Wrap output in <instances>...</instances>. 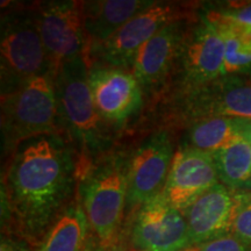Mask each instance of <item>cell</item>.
Listing matches in <instances>:
<instances>
[{"label":"cell","instance_id":"4fadbf2b","mask_svg":"<svg viewBox=\"0 0 251 251\" xmlns=\"http://www.w3.org/2000/svg\"><path fill=\"white\" fill-rule=\"evenodd\" d=\"M191 24L180 19L164 28L140 49L133 64V75L143 93L153 94L163 89L172 70L177 68Z\"/></svg>","mask_w":251,"mask_h":251},{"label":"cell","instance_id":"5b68a950","mask_svg":"<svg viewBox=\"0 0 251 251\" xmlns=\"http://www.w3.org/2000/svg\"><path fill=\"white\" fill-rule=\"evenodd\" d=\"M54 76L46 74L1 97L0 129L4 156H11L19 144L31 137L61 135Z\"/></svg>","mask_w":251,"mask_h":251},{"label":"cell","instance_id":"52a82bcc","mask_svg":"<svg viewBox=\"0 0 251 251\" xmlns=\"http://www.w3.org/2000/svg\"><path fill=\"white\" fill-rule=\"evenodd\" d=\"M183 5L172 2H155L120 28L101 45L90 47L85 55L87 62L94 56L101 64L114 68H133L140 49L162 28L180 19L187 18Z\"/></svg>","mask_w":251,"mask_h":251},{"label":"cell","instance_id":"ba28073f","mask_svg":"<svg viewBox=\"0 0 251 251\" xmlns=\"http://www.w3.org/2000/svg\"><path fill=\"white\" fill-rule=\"evenodd\" d=\"M40 34L52 71L64 62L85 54L86 36L83 25L81 1L57 0L34 6Z\"/></svg>","mask_w":251,"mask_h":251},{"label":"cell","instance_id":"603a6c76","mask_svg":"<svg viewBox=\"0 0 251 251\" xmlns=\"http://www.w3.org/2000/svg\"><path fill=\"white\" fill-rule=\"evenodd\" d=\"M185 251H251V247L230 233L208 242L191 247Z\"/></svg>","mask_w":251,"mask_h":251},{"label":"cell","instance_id":"7402d4cb","mask_svg":"<svg viewBox=\"0 0 251 251\" xmlns=\"http://www.w3.org/2000/svg\"><path fill=\"white\" fill-rule=\"evenodd\" d=\"M208 15L226 26L241 30H251V4L241 6L230 11L209 13Z\"/></svg>","mask_w":251,"mask_h":251},{"label":"cell","instance_id":"9a60e30c","mask_svg":"<svg viewBox=\"0 0 251 251\" xmlns=\"http://www.w3.org/2000/svg\"><path fill=\"white\" fill-rule=\"evenodd\" d=\"M238 196L240 192L218 183L183 212L191 247L231 233Z\"/></svg>","mask_w":251,"mask_h":251},{"label":"cell","instance_id":"277c9868","mask_svg":"<svg viewBox=\"0 0 251 251\" xmlns=\"http://www.w3.org/2000/svg\"><path fill=\"white\" fill-rule=\"evenodd\" d=\"M0 28L1 97L37 77L54 74L40 34L35 7L4 12Z\"/></svg>","mask_w":251,"mask_h":251},{"label":"cell","instance_id":"3957f363","mask_svg":"<svg viewBox=\"0 0 251 251\" xmlns=\"http://www.w3.org/2000/svg\"><path fill=\"white\" fill-rule=\"evenodd\" d=\"M79 202L92 234L103 246H118L127 205L128 158L109 153L80 175Z\"/></svg>","mask_w":251,"mask_h":251},{"label":"cell","instance_id":"ffe728a7","mask_svg":"<svg viewBox=\"0 0 251 251\" xmlns=\"http://www.w3.org/2000/svg\"><path fill=\"white\" fill-rule=\"evenodd\" d=\"M225 40V76L240 75L251 68V30H241L218 23Z\"/></svg>","mask_w":251,"mask_h":251},{"label":"cell","instance_id":"d4e9b609","mask_svg":"<svg viewBox=\"0 0 251 251\" xmlns=\"http://www.w3.org/2000/svg\"><path fill=\"white\" fill-rule=\"evenodd\" d=\"M81 251H124L120 244L118 246H103L102 243L99 242V240L97 238L91 231V235L89 240L86 241L85 246H84Z\"/></svg>","mask_w":251,"mask_h":251},{"label":"cell","instance_id":"d6986e66","mask_svg":"<svg viewBox=\"0 0 251 251\" xmlns=\"http://www.w3.org/2000/svg\"><path fill=\"white\" fill-rule=\"evenodd\" d=\"M251 129L250 119L213 118L191 126L186 146L207 152H215L234 142Z\"/></svg>","mask_w":251,"mask_h":251},{"label":"cell","instance_id":"44dd1931","mask_svg":"<svg viewBox=\"0 0 251 251\" xmlns=\"http://www.w3.org/2000/svg\"><path fill=\"white\" fill-rule=\"evenodd\" d=\"M231 234L251 247V191L240 192Z\"/></svg>","mask_w":251,"mask_h":251},{"label":"cell","instance_id":"7a4b0ae2","mask_svg":"<svg viewBox=\"0 0 251 251\" xmlns=\"http://www.w3.org/2000/svg\"><path fill=\"white\" fill-rule=\"evenodd\" d=\"M89 69L83 54L63 63L54 76L59 129L68 134L84 162L105 156L112 146L109 124L100 115L91 92Z\"/></svg>","mask_w":251,"mask_h":251},{"label":"cell","instance_id":"7c38bea8","mask_svg":"<svg viewBox=\"0 0 251 251\" xmlns=\"http://www.w3.org/2000/svg\"><path fill=\"white\" fill-rule=\"evenodd\" d=\"M89 83L96 107L109 125H124L142 107V87L126 69L91 63Z\"/></svg>","mask_w":251,"mask_h":251},{"label":"cell","instance_id":"2e32d148","mask_svg":"<svg viewBox=\"0 0 251 251\" xmlns=\"http://www.w3.org/2000/svg\"><path fill=\"white\" fill-rule=\"evenodd\" d=\"M155 2L152 0L81 1L84 31L90 47L101 45L128 21Z\"/></svg>","mask_w":251,"mask_h":251},{"label":"cell","instance_id":"ac0fdd59","mask_svg":"<svg viewBox=\"0 0 251 251\" xmlns=\"http://www.w3.org/2000/svg\"><path fill=\"white\" fill-rule=\"evenodd\" d=\"M212 155L221 184L237 192L251 190V129Z\"/></svg>","mask_w":251,"mask_h":251},{"label":"cell","instance_id":"5bb4252c","mask_svg":"<svg viewBox=\"0 0 251 251\" xmlns=\"http://www.w3.org/2000/svg\"><path fill=\"white\" fill-rule=\"evenodd\" d=\"M218 181L212 153L184 144L175 152L162 196L175 208L184 212Z\"/></svg>","mask_w":251,"mask_h":251},{"label":"cell","instance_id":"9c48e42d","mask_svg":"<svg viewBox=\"0 0 251 251\" xmlns=\"http://www.w3.org/2000/svg\"><path fill=\"white\" fill-rule=\"evenodd\" d=\"M129 242L135 251H185L191 248L186 219L159 194L137 207Z\"/></svg>","mask_w":251,"mask_h":251},{"label":"cell","instance_id":"6da1fadb","mask_svg":"<svg viewBox=\"0 0 251 251\" xmlns=\"http://www.w3.org/2000/svg\"><path fill=\"white\" fill-rule=\"evenodd\" d=\"M77 177L74 150L61 135L21 142L2 175V233L39 247L70 205Z\"/></svg>","mask_w":251,"mask_h":251},{"label":"cell","instance_id":"30bf717a","mask_svg":"<svg viewBox=\"0 0 251 251\" xmlns=\"http://www.w3.org/2000/svg\"><path fill=\"white\" fill-rule=\"evenodd\" d=\"M174 156L166 131L150 135L137 147L128 158V206L140 207L163 193Z\"/></svg>","mask_w":251,"mask_h":251},{"label":"cell","instance_id":"cb8c5ba5","mask_svg":"<svg viewBox=\"0 0 251 251\" xmlns=\"http://www.w3.org/2000/svg\"><path fill=\"white\" fill-rule=\"evenodd\" d=\"M28 246L30 244L21 238L11 235H1L0 251H29Z\"/></svg>","mask_w":251,"mask_h":251},{"label":"cell","instance_id":"8992f818","mask_svg":"<svg viewBox=\"0 0 251 251\" xmlns=\"http://www.w3.org/2000/svg\"><path fill=\"white\" fill-rule=\"evenodd\" d=\"M178 118L197 122L213 118L251 120V78L228 75L205 84L183 90L177 100Z\"/></svg>","mask_w":251,"mask_h":251},{"label":"cell","instance_id":"8fae6325","mask_svg":"<svg viewBox=\"0 0 251 251\" xmlns=\"http://www.w3.org/2000/svg\"><path fill=\"white\" fill-rule=\"evenodd\" d=\"M177 68L183 90L205 85L225 76L224 35L208 17L188 31Z\"/></svg>","mask_w":251,"mask_h":251},{"label":"cell","instance_id":"e0dca14e","mask_svg":"<svg viewBox=\"0 0 251 251\" xmlns=\"http://www.w3.org/2000/svg\"><path fill=\"white\" fill-rule=\"evenodd\" d=\"M91 235L79 201L69 205L46 234L37 251H81Z\"/></svg>","mask_w":251,"mask_h":251}]
</instances>
